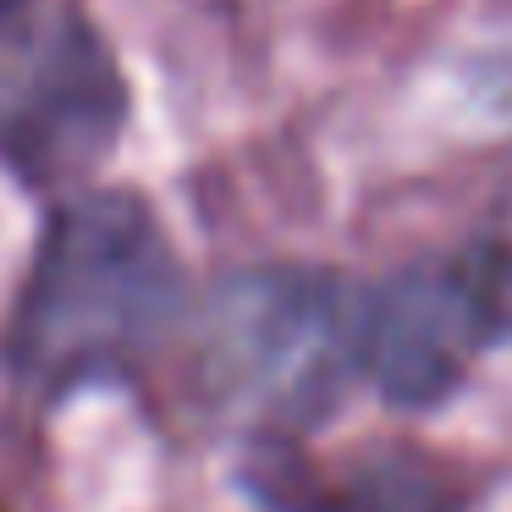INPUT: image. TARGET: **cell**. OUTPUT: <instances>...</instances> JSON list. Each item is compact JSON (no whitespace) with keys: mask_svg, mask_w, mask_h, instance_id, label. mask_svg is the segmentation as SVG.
Returning a JSON list of instances; mask_svg holds the SVG:
<instances>
[{"mask_svg":"<svg viewBox=\"0 0 512 512\" xmlns=\"http://www.w3.org/2000/svg\"><path fill=\"white\" fill-rule=\"evenodd\" d=\"M122 122V67L78 12H23L0 23V160L23 182L61 188L89 177Z\"/></svg>","mask_w":512,"mask_h":512,"instance_id":"3","label":"cell"},{"mask_svg":"<svg viewBox=\"0 0 512 512\" xmlns=\"http://www.w3.org/2000/svg\"><path fill=\"white\" fill-rule=\"evenodd\" d=\"M248 490L276 512H463L457 479L441 463H430L419 452H402V446L353 463L325 490L292 485L281 468L270 479L248 474Z\"/></svg>","mask_w":512,"mask_h":512,"instance_id":"5","label":"cell"},{"mask_svg":"<svg viewBox=\"0 0 512 512\" xmlns=\"http://www.w3.org/2000/svg\"><path fill=\"white\" fill-rule=\"evenodd\" d=\"M457 270L474 292L490 342H512V182L490 199L485 221L474 226L468 248L457 254Z\"/></svg>","mask_w":512,"mask_h":512,"instance_id":"6","label":"cell"},{"mask_svg":"<svg viewBox=\"0 0 512 512\" xmlns=\"http://www.w3.org/2000/svg\"><path fill=\"white\" fill-rule=\"evenodd\" d=\"M364 380L397 408H435L463 386L468 364L490 347L479 303L457 259L419 265L364 292L358 314Z\"/></svg>","mask_w":512,"mask_h":512,"instance_id":"4","label":"cell"},{"mask_svg":"<svg viewBox=\"0 0 512 512\" xmlns=\"http://www.w3.org/2000/svg\"><path fill=\"white\" fill-rule=\"evenodd\" d=\"M364 292L325 270H237L193 320V386L215 413L254 430H314L347 380L364 375Z\"/></svg>","mask_w":512,"mask_h":512,"instance_id":"2","label":"cell"},{"mask_svg":"<svg viewBox=\"0 0 512 512\" xmlns=\"http://www.w3.org/2000/svg\"><path fill=\"white\" fill-rule=\"evenodd\" d=\"M182 309L188 287L155 210L127 188H89L50 215L6 353L39 397H67L144 369Z\"/></svg>","mask_w":512,"mask_h":512,"instance_id":"1","label":"cell"},{"mask_svg":"<svg viewBox=\"0 0 512 512\" xmlns=\"http://www.w3.org/2000/svg\"><path fill=\"white\" fill-rule=\"evenodd\" d=\"M23 12H34V0H0V23L6 17H23Z\"/></svg>","mask_w":512,"mask_h":512,"instance_id":"7","label":"cell"}]
</instances>
